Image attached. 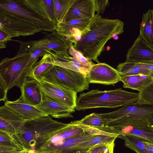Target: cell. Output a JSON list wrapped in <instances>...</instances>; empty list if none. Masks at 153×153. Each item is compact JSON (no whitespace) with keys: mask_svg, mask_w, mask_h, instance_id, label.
I'll return each instance as SVG.
<instances>
[{"mask_svg":"<svg viewBox=\"0 0 153 153\" xmlns=\"http://www.w3.org/2000/svg\"><path fill=\"white\" fill-rule=\"evenodd\" d=\"M116 138L108 136L94 135L88 140L80 145L78 147L82 149L89 150L99 145L109 143Z\"/></svg>","mask_w":153,"mask_h":153,"instance_id":"obj_28","label":"cell"},{"mask_svg":"<svg viewBox=\"0 0 153 153\" xmlns=\"http://www.w3.org/2000/svg\"><path fill=\"white\" fill-rule=\"evenodd\" d=\"M17 153H36L33 150L25 149Z\"/></svg>","mask_w":153,"mask_h":153,"instance_id":"obj_42","label":"cell"},{"mask_svg":"<svg viewBox=\"0 0 153 153\" xmlns=\"http://www.w3.org/2000/svg\"><path fill=\"white\" fill-rule=\"evenodd\" d=\"M149 125L153 129V116L147 119Z\"/></svg>","mask_w":153,"mask_h":153,"instance_id":"obj_41","label":"cell"},{"mask_svg":"<svg viewBox=\"0 0 153 153\" xmlns=\"http://www.w3.org/2000/svg\"><path fill=\"white\" fill-rule=\"evenodd\" d=\"M11 37L4 32L0 30V48H5L7 41L12 40Z\"/></svg>","mask_w":153,"mask_h":153,"instance_id":"obj_36","label":"cell"},{"mask_svg":"<svg viewBox=\"0 0 153 153\" xmlns=\"http://www.w3.org/2000/svg\"><path fill=\"white\" fill-rule=\"evenodd\" d=\"M139 98L138 102L153 105V82L139 92Z\"/></svg>","mask_w":153,"mask_h":153,"instance_id":"obj_32","label":"cell"},{"mask_svg":"<svg viewBox=\"0 0 153 153\" xmlns=\"http://www.w3.org/2000/svg\"><path fill=\"white\" fill-rule=\"evenodd\" d=\"M56 24L30 7L24 0H0V30L11 37L56 30Z\"/></svg>","mask_w":153,"mask_h":153,"instance_id":"obj_1","label":"cell"},{"mask_svg":"<svg viewBox=\"0 0 153 153\" xmlns=\"http://www.w3.org/2000/svg\"><path fill=\"white\" fill-rule=\"evenodd\" d=\"M150 76L152 78L153 80V71H151Z\"/></svg>","mask_w":153,"mask_h":153,"instance_id":"obj_43","label":"cell"},{"mask_svg":"<svg viewBox=\"0 0 153 153\" xmlns=\"http://www.w3.org/2000/svg\"><path fill=\"white\" fill-rule=\"evenodd\" d=\"M35 106L47 116L57 118L73 117L72 113L75 112V109L49 97L42 91V100Z\"/></svg>","mask_w":153,"mask_h":153,"instance_id":"obj_12","label":"cell"},{"mask_svg":"<svg viewBox=\"0 0 153 153\" xmlns=\"http://www.w3.org/2000/svg\"><path fill=\"white\" fill-rule=\"evenodd\" d=\"M99 114L106 121L108 126L114 127L131 120L147 119L153 116V105L137 102L115 111Z\"/></svg>","mask_w":153,"mask_h":153,"instance_id":"obj_7","label":"cell"},{"mask_svg":"<svg viewBox=\"0 0 153 153\" xmlns=\"http://www.w3.org/2000/svg\"><path fill=\"white\" fill-rule=\"evenodd\" d=\"M54 59V56L50 54L44 56L40 60L34 64L29 77L41 82L46 74L54 65L52 63Z\"/></svg>","mask_w":153,"mask_h":153,"instance_id":"obj_23","label":"cell"},{"mask_svg":"<svg viewBox=\"0 0 153 153\" xmlns=\"http://www.w3.org/2000/svg\"><path fill=\"white\" fill-rule=\"evenodd\" d=\"M118 137L125 140V146L137 153H146V146L143 138L130 134L120 135Z\"/></svg>","mask_w":153,"mask_h":153,"instance_id":"obj_27","label":"cell"},{"mask_svg":"<svg viewBox=\"0 0 153 153\" xmlns=\"http://www.w3.org/2000/svg\"><path fill=\"white\" fill-rule=\"evenodd\" d=\"M91 20H74L56 24V31L60 35L71 40L74 44L89 30Z\"/></svg>","mask_w":153,"mask_h":153,"instance_id":"obj_13","label":"cell"},{"mask_svg":"<svg viewBox=\"0 0 153 153\" xmlns=\"http://www.w3.org/2000/svg\"><path fill=\"white\" fill-rule=\"evenodd\" d=\"M52 64L81 73L87 76L94 63L72 46L64 55L55 56Z\"/></svg>","mask_w":153,"mask_h":153,"instance_id":"obj_10","label":"cell"},{"mask_svg":"<svg viewBox=\"0 0 153 153\" xmlns=\"http://www.w3.org/2000/svg\"><path fill=\"white\" fill-rule=\"evenodd\" d=\"M77 126L82 129L87 133L91 135H101L117 138L119 134L116 133L113 127L108 126L102 127H93L78 124Z\"/></svg>","mask_w":153,"mask_h":153,"instance_id":"obj_29","label":"cell"},{"mask_svg":"<svg viewBox=\"0 0 153 153\" xmlns=\"http://www.w3.org/2000/svg\"><path fill=\"white\" fill-rule=\"evenodd\" d=\"M43 80L76 93L88 89L90 83L87 75L56 65L46 74Z\"/></svg>","mask_w":153,"mask_h":153,"instance_id":"obj_6","label":"cell"},{"mask_svg":"<svg viewBox=\"0 0 153 153\" xmlns=\"http://www.w3.org/2000/svg\"><path fill=\"white\" fill-rule=\"evenodd\" d=\"M89 83L113 85L121 81L118 71L105 63L94 64L87 75Z\"/></svg>","mask_w":153,"mask_h":153,"instance_id":"obj_11","label":"cell"},{"mask_svg":"<svg viewBox=\"0 0 153 153\" xmlns=\"http://www.w3.org/2000/svg\"><path fill=\"white\" fill-rule=\"evenodd\" d=\"M124 26V22L119 19L105 18L96 14L89 30L73 47L85 57L99 63L98 57L104 50L105 44L114 36L123 33Z\"/></svg>","mask_w":153,"mask_h":153,"instance_id":"obj_2","label":"cell"},{"mask_svg":"<svg viewBox=\"0 0 153 153\" xmlns=\"http://www.w3.org/2000/svg\"><path fill=\"white\" fill-rule=\"evenodd\" d=\"M39 153H46V152H41Z\"/></svg>","mask_w":153,"mask_h":153,"instance_id":"obj_44","label":"cell"},{"mask_svg":"<svg viewBox=\"0 0 153 153\" xmlns=\"http://www.w3.org/2000/svg\"><path fill=\"white\" fill-rule=\"evenodd\" d=\"M41 89L46 95L75 109L77 103V93L42 80L39 83Z\"/></svg>","mask_w":153,"mask_h":153,"instance_id":"obj_14","label":"cell"},{"mask_svg":"<svg viewBox=\"0 0 153 153\" xmlns=\"http://www.w3.org/2000/svg\"><path fill=\"white\" fill-rule=\"evenodd\" d=\"M13 139V136L8 133L0 131V143L11 142Z\"/></svg>","mask_w":153,"mask_h":153,"instance_id":"obj_37","label":"cell"},{"mask_svg":"<svg viewBox=\"0 0 153 153\" xmlns=\"http://www.w3.org/2000/svg\"><path fill=\"white\" fill-rule=\"evenodd\" d=\"M30 52L16 54L12 58L3 59L0 63V79L8 91L14 86L21 88L29 77L32 68L39 58L31 61Z\"/></svg>","mask_w":153,"mask_h":153,"instance_id":"obj_5","label":"cell"},{"mask_svg":"<svg viewBox=\"0 0 153 153\" xmlns=\"http://www.w3.org/2000/svg\"><path fill=\"white\" fill-rule=\"evenodd\" d=\"M75 0H53L56 24L65 23L70 8Z\"/></svg>","mask_w":153,"mask_h":153,"instance_id":"obj_26","label":"cell"},{"mask_svg":"<svg viewBox=\"0 0 153 153\" xmlns=\"http://www.w3.org/2000/svg\"><path fill=\"white\" fill-rule=\"evenodd\" d=\"M68 124L54 120L51 116L27 120L21 129L13 136L25 149L36 152Z\"/></svg>","mask_w":153,"mask_h":153,"instance_id":"obj_3","label":"cell"},{"mask_svg":"<svg viewBox=\"0 0 153 153\" xmlns=\"http://www.w3.org/2000/svg\"><path fill=\"white\" fill-rule=\"evenodd\" d=\"M113 128L115 133L119 135L132 134L153 143V129L149 125L147 121L134 125H125Z\"/></svg>","mask_w":153,"mask_h":153,"instance_id":"obj_20","label":"cell"},{"mask_svg":"<svg viewBox=\"0 0 153 153\" xmlns=\"http://www.w3.org/2000/svg\"><path fill=\"white\" fill-rule=\"evenodd\" d=\"M4 105L27 120L48 116L35 106L26 103L21 97L14 101L6 100Z\"/></svg>","mask_w":153,"mask_h":153,"instance_id":"obj_18","label":"cell"},{"mask_svg":"<svg viewBox=\"0 0 153 153\" xmlns=\"http://www.w3.org/2000/svg\"><path fill=\"white\" fill-rule=\"evenodd\" d=\"M115 140L112 141L108 143L107 148V150L105 153H114V148L115 146L114 141Z\"/></svg>","mask_w":153,"mask_h":153,"instance_id":"obj_40","label":"cell"},{"mask_svg":"<svg viewBox=\"0 0 153 153\" xmlns=\"http://www.w3.org/2000/svg\"><path fill=\"white\" fill-rule=\"evenodd\" d=\"M93 135L85 132L65 139H50L36 151L47 153H90L92 149L78 148L82 143L88 140Z\"/></svg>","mask_w":153,"mask_h":153,"instance_id":"obj_9","label":"cell"},{"mask_svg":"<svg viewBox=\"0 0 153 153\" xmlns=\"http://www.w3.org/2000/svg\"><path fill=\"white\" fill-rule=\"evenodd\" d=\"M117 70L121 76L143 74L150 76V71L142 68L139 63L126 61L119 64Z\"/></svg>","mask_w":153,"mask_h":153,"instance_id":"obj_25","label":"cell"},{"mask_svg":"<svg viewBox=\"0 0 153 153\" xmlns=\"http://www.w3.org/2000/svg\"><path fill=\"white\" fill-rule=\"evenodd\" d=\"M53 52L50 49L45 48H40L35 49L29 52L31 53L30 60L32 61L38 57L43 56L46 54L52 55Z\"/></svg>","mask_w":153,"mask_h":153,"instance_id":"obj_33","label":"cell"},{"mask_svg":"<svg viewBox=\"0 0 153 153\" xmlns=\"http://www.w3.org/2000/svg\"><path fill=\"white\" fill-rule=\"evenodd\" d=\"M96 7V14H100L103 13L106 7L109 5V2L107 0H94Z\"/></svg>","mask_w":153,"mask_h":153,"instance_id":"obj_34","label":"cell"},{"mask_svg":"<svg viewBox=\"0 0 153 153\" xmlns=\"http://www.w3.org/2000/svg\"><path fill=\"white\" fill-rule=\"evenodd\" d=\"M124 88L141 91L146 86L153 82L150 76L143 74L121 76V81Z\"/></svg>","mask_w":153,"mask_h":153,"instance_id":"obj_24","label":"cell"},{"mask_svg":"<svg viewBox=\"0 0 153 153\" xmlns=\"http://www.w3.org/2000/svg\"><path fill=\"white\" fill-rule=\"evenodd\" d=\"M8 90L7 86L1 79H0V100L5 101L7 100V95Z\"/></svg>","mask_w":153,"mask_h":153,"instance_id":"obj_35","label":"cell"},{"mask_svg":"<svg viewBox=\"0 0 153 153\" xmlns=\"http://www.w3.org/2000/svg\"><path fill=\"white\" fill-rule=\"evenodd\" d=\"M139 98V93L120 88L104 91L91 90L80 94L75 109L81 111L98 108H114L137 102Z\"/></svg>","mask_w":153,"mask_h":153,"instance_id":"obj_4","label":"cell"},{"mask_svg":"<svg viewBox=\"0 0 153 153\" xmlns=\"http://www.w3.org/2000/svg\"><path fill=\"white\" fill-rule=\"evenodd\" d=\"M126 61L153 64V49L139 36L128 49Z\"/></svg>","mask_w":153,"mask_h":153,"instance_id":"obj_15","label":"cell"},{"mask_svg":"<svg viewBox=\"0 0 153 153\" xmlns=\"http://www.w3.org/2000/svg\"><path fill=\"white\" fill-rule=\"evenodd\" d=\"M32 9L45 18L56 24L53 0H24Z\"/></svg>","mask_w":153,"mask_h":153,"instance_id":"obj_21","label":"cell"},{"mask_svg":"<svg viewBox=\"0 0 153 153\" xmlns=\"http://www.w3.org/2000/svg\"><path fill=\"white\" fill-rule=\"evenodd\" d=\"M27 120L4 105L0 107V131L13 136L21 129Z\"/></svg>","mask_w":153,"mask_h":153,"instance_id":"obj_16","label":"cell"},{"mask_svg":"<svg viewBox=\"0 0 153 153\" xmlns=\"http://www.w3.org/2000/svg\"><path fill=\"white\" fill-rule=\"evenodd\" d=\"M13 137L11 142L0 143V153H17L26 149L17 139Z\"/></svg>","mask_w":153,"mask_h":153,"instance_id":"obj_31","label":"cell"},{"mask_svg":"<svg viewBox=\"0 0 153 153\" xmlns=\"http://www.w3.org/2000/svg\"><path fill=\"white\" fill-rule=\"evenodd\" d=\"M78 124L93 126L102 127L108 126L107 122L99 114L93 113L87 115L79 120Z\"/></svg>","mask_w":153,"mask_h":153,"instance_id":"obj_30","label":"cell"},{"mask_svg":"<svg viewBox=\"0 0 153 153\" xmlns=\"http://www.w3.org/2000/svg\"><path fill=\"white\" fill-rule=\"evenodd\" d=\"M139 36L153 49V9H149L143 14Z\"/></svg>","mask_w":153,"mask_h":153,"instance_id":"obj_22","label":"cell"},{"mask_svg":"<svg viewBox=\"0 0 153 153\" xmlns=\"http://www.w3.org/2000/svg\"><path fill=\"white\" fill-rule=\"evenodd\" d=\"M14 41L20 43L17 54L29 52L35 49L43 48L50 49L56 55H60L67 52L74 44L72 41L60 35L56 30L51 33H46L44 38L38 40L24 42Z\"/></svg>","mask_w":153,"mask_h":153,"instance_id":"obj_8","label":"cell"},{"mask_svg":"<svg viewBox=\"0 0 153 153\" xmlns=\"http://www.w3.org/2000/svg\"><path fill=\"white\" fill-rule=\"evenodd\" d=\"M108 144L99 145L95 147L90 153H105Z\"/></svg>","mask_w":153,"mask_h":153,"instance_id":"obj_38","label":"cell"},{"mask_svg":"<svg viewBox=\"0 0 153 153\" xmlns=\"http://www.w3.org/2000/svg\"><path fill=\"white\" fill-rule=\"evenodd\" d=\"M143 138L146 146V153H153V143Z\"/></svg>","mask_w":153,"mask_h":153,"instance_id":"obj_39","label":"cell"},{"mask_svg":"<svg viewBox=\"0 0 153 153\" xmlns=\"http://www.w3.org/2000/svg\"><path fill=\"white\" fill-rule=\"evenodd\" d=\"M21 97L27 104L36 106L42 100V90L40 83L33 79L27 78L20 88Z\"/></svg>","mask_w":153,"mask_h":153,"instance_id":"obj_19","label":"cell"},{"mask_svg":"<svg viewBox=\"0 0 153 153\" xmlns=\"http://www.w3.org/2000/svg\"><path fill=\"white\" fill-rule=\"evenodd\" d=\"M96 12L94 0H75L68 12L65 22L74 20L91 19Z\"/></svg>","mask_w":153,"mask_h":153,"instance_id":"obj_17","label":"cell"}]
</instances>
